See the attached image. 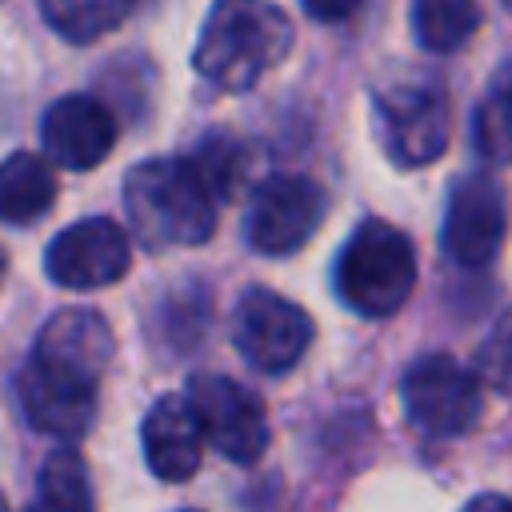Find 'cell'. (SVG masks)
I'll return each instance as SVG.
<instances>
[{
    "label": "cell",
    "instance_id": "obj_12",
    "mask_svg": "<svg viewBox=\"0 0 512 512\" xmlns=\"http://www.w3.org/2000/svg\"><path fill=\"white\" fill-rule=\"evenodd\" d=\"M44 152L68 172H88L108 160L116 144V120L96 96H64L44 112Z\"/></svg>",
    "mask_w": 512,
    "mask_h": 512
},
{
    "label": "cell",
    "instance_id": "obj_19",
    "mask_svg": "<svg viewBox=\"0 0 512 512\" xmlns=\"http://www.w3.org/2000/svg\"><path fill=\"white\" fill-rule=\"evenodd\" d=\"M32 512H96L88 468L72 448H60L44 460Z\"/></svg>",
    "mask_w": 512,
    "mask_h": 512
},
{
    "label": "cell",
    "instance_id": "obj_16",
    "mask_svg": "<svg viewBox=\"0 0 512 512\" xmlns=\"http://www.w3.org/2000/svg\"><path fill=\"white\" fill-rule=\"evenodd\" d=\"M484 0H416L412 4V32L424 52H456L480 28Z\"/></svg>",
    "mask_w": 512,
    "mask_h": 512
},
{
    "label": "cell",
    "instance_id": "obj_7",
    "mask_svg": "<svg viewBox=\"0 0 512 512\" xmlns=\"http://www.w3.org/2000/svg\"><path fill=\"white\" fill-rule=\"evenodd\" d=\"M376 108V132L392 164L400 168H424L444 156L448 132H452V112L440 88L428 84H400L384 88L372 100Z\"/></svg>",
    "mask_w": 512,
    "mask_h": 512
},
{
    "label": "cell",
    "instance_id": "obj_22",
    "mask_svg": "<svg viewBox=\"0 0 512 512\" xmlns=\"http://www.w3.org/2000/svg\"><path fill=\"white\" fill-rule=\"evenodd\" d=\"M300 4H304V12L316 16V20H344V16L356 12L360 0H300Z\"/></svg>",
    "mask_w": 512,
    "mask_h": 512
},
{
    "label": "cell",
    "instance_id": "obj_15",
    "mask_svg": "<svg viewBox=\"0 0 512 512\" xmlns=\"http://www.w3.org/2000/svg\"><path fill=\"white\" fill-rule=\"evenodd\" d=\"M56 200V176L44 156L12 152L0 160V220L4 224H32Z\"/></svg>",
    "mask_w": 512,
    "mask_h": 512
},
{
    "label": "cell",
    "instance_id": "obj_2",
    "mask_svg": "<svg viewBox=\"0 0 512 512\" xmlns=\"http://www.w3.org/2000/svg\"><path fill=\"white\" fill-rule=\"evenodd\" d=\"M124 208L148 248H188L216 232V200L180 156L140 160L124 176Z\"/></svg>",
    "mask_w": 512,
    "mask_h": 512
},
{
    "label": "cell",
    "instance_id": "obj_17",
    "mask_svg": "<svg viewBox=\"0 0 512 512\" xmlns=\"http://www.w3.org/2000/svg\"><path fill=\"white\" fill-rule=\"evenodd\" d=\"M472 144L488 164H512V60L500 64L472 112Z\"/></svg>",
    "mask_w": 512,
    "mask_h": 512
},
{
    "label": "cell",
    "instance_id": "obj_18",
    "mask_svg": "<svg viewBox=\"0 0 512 512\" xmlns=\"http://www.w3.org/2000/svg\"><path fill=\"white\" fill-rule=\"evenodd\" d=\"M132 0H40V16L68 44H92L124 24Z\"/></svg>",
    "mask_w": 512,
    "mask_h": 512
},
{
    "label": "cell",
    "instance_id": "obj_9",
    "mask_svg": "<svg viewBox=\"0 0 512 512\" xmlns=\"http://www.w3.org/2000/svg\"><path fill=\"white\" fill-rule=\"evenodd\" d=\"M132 268V244L128 232L108 220V216H88L64 228L48 252H44V272L52 284L72 288V292H92L116 284Z\"/></svg>",
    "mask_w": 512,
    "mask_h": 512
},
{
    "label": "cell",
    "instance_id": "obj_14",
    "mask_svg": "<svg viewBox=\"0 0 512 512\" xmlns=\"http://www.w3.org/2000/svg\"><path fill=\"white\" fill-rule=\"evenodd\" d=\"M112 348H116V340H112V328H108V320L100 312H92V308H64V312H56L40 328L32 356L100 384V372L108 368Z\"/></svg>",
    "mask_w": 512,
    "mask_h": 512
},
{
    "label": "cell",
    "instance_id": "obj_26",
    "mask_svg": "<svg viewBox=\"0 0 512 512\" xmlns=\"http://www.w3.org/2000/svg\"><path fill=\"white\" fill-rule=\"evenodd\" d=\"M504 4H508V12H512V0H504Z\"/></svg>",
    "mask_w": 512,
    "mask_h": 512
},
{
    "label": "cell",
    "instance_id": "obj_4",
    "mask_svg": "<svg viewBox=\"0 0 512 512\" xmlns=\"http://www.w3.org/2000/svg\"><path fill=\"white\" fill-rule=\"evenodd\" d=\"M400 400H404L408 420L424 436H440V440L472 432L480 420V408H484V392H480L476 372L464 368L460 360L444 356V352L420 356L404 372Z\"/></svg>",
    "mask_w": 512,
    "mask_h": 512
},
{
    "label": "cell",
    "instance_id": "obj_24",
    "mask_svg": "<svg viewBox=\"0 0 512 512\" xmlns=\"http://www.w3.org/2000/svg\"><path fill=\"white\" fill-rule=\"evenodd\" d=\"M0 512H12V508H8V500H4V492H0Z\"/></svg>",
    "mask_w": 512,
    "mask_h": 512
},
{
    "label": "cell",
    "instance_id": "obj_5",
    "mask_svg": "<svg viewBox=\"0 0 512 512\" xmlns=\"http://www.w3.org/2000/svg\"><path fill=\"white\" fill-rule=\"evenodd\" d=\"M232 344L256 372L280 376L308 352L312 316L272 288H248L232 312Z\"/></svg>",
    "mask_w": 512,
    "mask_h": 512
},
{
    "label": "cell",
    "instance_id": "obj_25",
    "mask_svg": "<svg viewBox=\"0 0 512 512\" xmlns=\"http://www.w3.org/2000/svg\"><path fill=\"white\" fill-rule=\"evenodd\" d=\"M4 268H8V260H4V252H0V276H4Z\"/></svg>",
    "mask_w": 512,
    "mask_h": 512
},
{
    "label": "cell",
    "instance_id": "obj_6",
    "mask_svg": "<svg viewBox=\"0 0 512 512\" xmlns=\"http://www.w3.org/2000/svg\"><path fill=\"white\" fill-rule=\"evenodd\" d=\"M328 212V196L316 180L296 172H272L256 184L248 200L244 236L264 256H288L312 240Z\"/></svg>",
    "mask_w": 512,
    "mask_h": 512
},
{
    "label": "cell",
    "instance_id": "obj_3",
    "mask_svg": "<svg viewBox=\"0 0 512 512\" xmlns=\"http://www.w3.org/2000/svg\"><path fill=\"white\" fill-rule=\"evenodd\" d=\"M416 288V248L412 240L384 220H364L336 260V292L340 300L368 316L384 320L404 308Z\"/></svg>",
    "mask_w": 512,
    "mask_h": 512
},
{
    "label": "cell",
    "instance_id": "obj_20",
    "mask_svg": "<svg viewBox=\"0 0 512 512\" xmlns=\"http://www.w3.org/2000/svg\"><path fill=\"white\" fill-rule=\"evenodd\" d=\"M192 164V172L200 176V184L208 188V196L220 204V200H232L236 188L244 184V172H248V148L228 136V132H208L192 156H184Z\"/></svg>",
    "mask_w": 512,
    "mask_h": 512
},
{
    "label": "cell",
    "instance_id": "obj_8",
    "mask_svg": "<svg viewBox=\"0 0 512 512\" xmlns=\"http://www.w3.org/2000/svg\"><path fill=\"white\" fill-rule=\"evenodd\" d=\"M196 412V424L204 432V440L228 456L232 464H256L268 448V416L260 396H252L244 384L216 376V372H200L188 380V396H184Z\"/></svg>",
    "mask_w": 512,
    "mask_h": 512
},
{
    "label": "cell",
    "instance_id": "obj_1",
    "mask_svg": "<svg viewBox=\"0 0 512 512\" xmlns=\"http://www.w3.org/2000/svg\"><path fill=\"white\" fill-rule=\"evenodd\" d=\"M292 20L272 0H212L192 68L224 92H244L292 52Z\"/></svg>",
    "mask_w": 512,
    "mask_h": 512
},
{
    "label": "cell",
    "instance_id": "obj_23",
    "mask_svg": "<svg viewBox=\"0 0 512 512\" xmlns=\"http://www.w3.org/2000/svg\"><path fill=\"white\" fill-rule=\"evenodd\" d=\"M464 512H512V500L508 496H496V492H480L464 504Z\"/></svg>",
    "mask_w": 512,
    "mask_h": 512
},
{
    "label": "cell",
    "instance_id": "obj_10",
    "mask_svg": "<svg viewBox=\"0 0 512 512\" xmlns=\"http://www.w3.org/2000/svg\"><path fill=\"white\" fill-rule=\"evenodd\" d=\"M504 228H508L504 188L484 172L460 176L444 208V228H440L444 252L464 268H484L496 260L504 244Z\"/></svg>",
    "mask_w": 512,
    "mask_h": 512
},
{
    "label": "cell",
    "instance_id": "obj_21",
    "mask_svg": "<svg viewBox=\"0 0 512 512\" xmlns=\"http://www.w3.org/2000/svg\"><path fill=\"white\" fill-rule=\"evenodd\" d=\"M476 380L496 388V392H512V308L488 328V336L480 340L476 352Z\"/></svg>",
    "mask_w": 512,
    "mask_h": 512
},
{
    "label": "cell",
    "instance_id": "obj_11",
    "mask_svg": "<svg viewBox=\"0 0 512 512\" xmlns=\"http://www.w3.org/2000/svg\"><path fill=\"white\" fill-rule=\"evenodd\" d=\"M16 396L32 428L56 440H76L96 416V380L28 356L16 376Z\"/></svg>",
    "mask_w": 512,
    "mask_h": 512
},
{
    "label": "cell",
    "instance_id": "obj_13",
    "mask_svg": "<svg viewBox=\"0 0 512 512\" xmlns=\"http://www.w3.org/2000/svg\"><path fill=\"white\" fill-rule=\"evenodd\" d=\"M140 444L152 476L172 484L188 480L200 468V452H204V432L196 424L192 404L184 396H160L140 424Z\"/></svg>",
    "mask_w": 512,
    "mask_h": 512
}]
</instances>
